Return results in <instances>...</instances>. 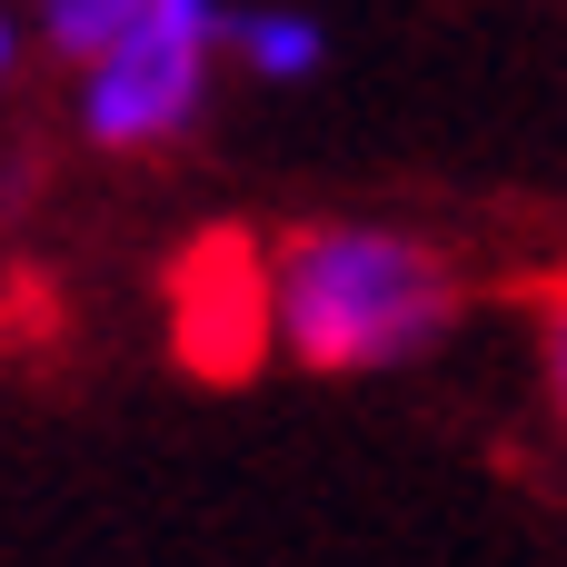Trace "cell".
<instances>
[{
  "instance_id": "6da1fadb",
  "label": "cell",
  "mask_w": 567,
  "mask_h": 567,
  "mask_svg": "<svg viewBox=\"0 0 567 567\" xmlns=\"http://www.w3.org/2000/svg\"><path fill=\"white\" fill-rule=\"evenodd\" d=\"M449 309H458V279L419 239L299 229L279 249V329L309 369H369L389 349H419Z\"/></svg>"
},
{
  "instance_id": "7a4b0ae2",
  "label": "cell",
  "mask_w": 567,
  "mask_h": 567,
  "mask_svg": "<svg viewBox=\"0 0 567 567\" xmlns=\"http://www.w3.org/2000/svg\"><path fill=\"white\" fill-rule=\"evenodd\" d=\"M159 299H169V349H179V369L209 379V389L249 379L259 349H269V329H279V279H269V259H259L249 229H199V239L169 259V289H159Z\"/></svg>"
},
{
  "instance_id": "3957f363",
  "label": "cell",
  "mask_w": 567,
  "mask_h": 567,
  "mask_svg": "<svg viewBox=\"0 0 567 567\" xmlns=\"http://www.w3.org/2000/svg\"><path fill=\"white\" fill-rule=\"evenodd\" d=\"M189 70H199V10L189 0H159V20L110 60L100 100H90V130L100 140H150L189 110Z\"/></svg>"
},
{
  "instance_id": "277c9868",
  "label": "cell",
  "mask_w": 567,
  "mask_h": 567,
  "mask_svg": "<svg viewBox=\"0 0 567 567\" xmlns=\"http://www.w3.org/2000/svg\"><path fill=\"white\" fill-rule=\"evenodd\" d=\"M150 20H159V0H50L60 50H110V60H120Z\"/></svg>"
},
{
  "instance_id": "5b68a950",
  "label": "cell",
  "mask_w": 567,
  "mask_h": 567,
  "mask_svg": "<svg viewBox=\"0 0 567 567\" xmlns=\"http://www.w3.org/2000/svg\"><path fill=\"white\" fill-rule=\"evenodd\" d=\"M538 319H548V329H538V339H548V389H558V419H567V279L538 289Z\"/></svg>"
},
{
  "instance_id": "8992f818",
  "label": "cell",
  "mask_w": 567,
  "mask_h": 567,
  "mask_svg": "<svg viewBox=\"0 0 567 567\" xmlns=\"http://www.w3.org/2000/svg\"><path fill=\"white\" fill-rule=\"evenodd\" d=\"M249 50H259L269 70H299V60H309V30H249Z\"/></svg>"
}]
</instances>
